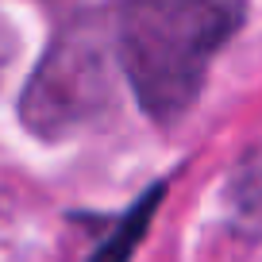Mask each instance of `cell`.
Returning <instances> with one entry per match:
<instances>
[{
	"label": "cell",
	"mask_w": 262,
	"mask_h": 262,
	"mask_svg": "<svg viewBox=\"0 0 262 262\" xmlns=\"http://www.w3.org/2000/svg\"><path fill=\"white\" fill-rule=\"evenodd\" d=\"M243 0H123L116 58L143 112L158 123L189 112L208 62L243 24Z\"/></svg>",
	"instance_id": "obj_1"
},
{
	"label": "cell",
	"mask_w": 262,
	"mask_h": 262,
	"mask_svg": "<svg viewBox=\"0 0 262 262\" xmlns=\"http://www.w3.org/2000/svg\"><path fill=\"white\" fill-rule=\"evenodd\" d=\"M116 24L81 16L62 27L19 97V116L39 139H66L104 116L116 85Z\"/></svg>",
	"instance_id": "obj_2"
},
{
	"label": "cell",
	"mask_w": 262,
	"mask_h": 262,
	"mask_svg": "<svg viewBox=\"0 0 262 262\" xmlns=\"http://www.w3.org/2000/svg\"><path fill=\"white\" fill-rule=\"evenodd\" d=\"M162 196H166V185H155L139 205H135L120 224H116V231L97 247V251H93L89 262H127L131 251H135V243H139L143 231H147V224H150V216H155V208H158Z\"/></svg>",
	"instance_id": "obj_3"
},
{
	"label": "cell",
	"mask_w": 262,
	"mask_h": 262,
	"mask_svg": "<svg viewBox=\"0 0 262 262\" xmlns=\"http://www.w3.org/2000/svg\"><path fill=\"white\" fill-rule=\"evenodd\" d=\"M235 216L243 228H251L254 235L262 231V170L247 173L235 185Z\"/></svg>",
	"instance_id": "obj_4"
},
{
	"label": "cell",
	"mask_w": 262,
	"mask_h": 262,
	"mask_svg": "<svg viewBox=\"0 0 262 262\" xmlns=\"http://www.w3.org/2000/svg\"><path fill=\"white\" fill-rule=\"evenodd\" d=\"M12 54H16V39H12L8 24L0 19V77L8 74V66H12Z\"/></svg>",
	"instance_id": "obj_5"
}]
</instances>
